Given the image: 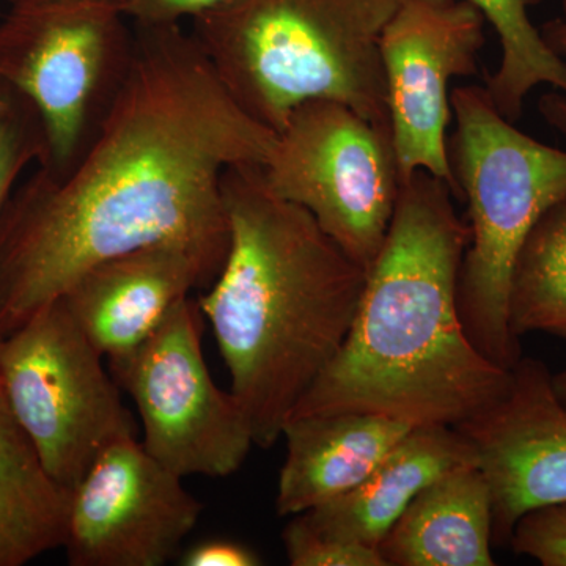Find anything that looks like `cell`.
Masks as SVG:
<instances>
[{
  "mask_svg": "<svg viewBox=\"0 0 566 566\" xmlns=\"http://www.w3.org/2000/svg\"><path fill=\"white\" fill-rule=\"evenodd\" d=\"M0 88H2V82H0Z\"/></svg>",
  "mask_w": 566,
  "mask_h": 566,
  "instance_id": "cell-28",
  "label": "cell"
},
{
  "mask_svg": "<svg viewBox=\"0 0 566 566\" xmlns=\"http://www.w3.org/2000/svg\"><path fill=\"white\" fill-rule=\"evenodd\" d=\"M70 501L0 390V566H24L63 547Z\"/></svg>",
  "mask_w": 566,
  "mask_h": 566,
  "instance_id": "cell-17",
  "label": "cell"
},
{
  "mask_svg": "<svg viewBox=\"0 0 566 566\" xmlns=\"http://www.w3.org/2000/svg\"><path fill=\"white\" fill-rule=\"evenodd\" d=\"M551 387H553L558 403L566 409V368L560 374L551 375Z\"/></svg>",
  "mask_w": 566,
  "mask_h": 566,
  "instance_id": "cell-26",
  "label": "cell"
},
{
  "mask_svg": "<svg viewBox=\"0 0 566 566\" xmlns=\"http://www.w3.org/2000/svg\"><path fill=\"white\" fill-rule=\"evenodd\" d=\"M509 319L516 338H566V200L551 207L521 245L510 279Z\"/></svg>",
  "mask_w": 566,
  "mask_h": 566,
  "instance_id": "cell-19",
  "label": "cell"
},
{
  "mask_svg": "<svg viewBox=\"0 0 566 566\" xmlns=\"http://www.w3.org/2000/svg\"><path fill=\"white\" fill-rule=\"evenodd\" d=\"M200 318L197 301L185 297L136 352L109 363L139 412L142 444L181 479L232 475L255 446L232 392L212 381Z\"/></svg>",
  "mask_w": 566,
  "mask_h": 566,
  "instance_id": "cell-9",
  "label": "cell"
},
{
  "mask_svg": "<svg viewBox=\"0 0 566 566\" xmlns=\"http://www.w3.org/2000/svg\"><path fill=\"white\" fill-rule=\"evenodd\" d=\"M227 0H123L133 24H181Z\"/></svg>",
  "mask_w": 566,
  "mask_h": 566,
  "instance_id": "cell-23",
  "label": "cell"
},
{
  "mask_svg": "<svg viewBox=\"0 0 566 566\" xmlns=\"http://www.w3.org/2000/svg\"><path fill=\"white\" fill-rule=\"evenodd\" d=\"M0 21V82L39 111L40 164L54 175L81 158L128 76L136 29L123 0H9Z\"/></svg>",
  "mask_w": 566,
  "mask_h": 566,
  "instance_id": "cell-6",
  "label": "cell"
},
{
  "mask_svg": "<svg viewBox=\"0 0 566 566\" xmlns=\"http://www.w3.org/2000/svg\"><path fill=\"white\" fill-rule=\"evenodd\" d=\"M46 158V136L39 111L9 85L0 88V214L31 164Z\"/></svg>",
  "mask_w": 566,
  "mask_h": 566,
  "instance_id": "cell-20",
  "label": "cell"
},
{
  "mask_svg": "<svg viewBox=\"0 0 566 566\" xmlns=\"http://www.w3.org/2000/svg\"><path fill=\"white\" fill-rule=\"evenodd\" d=\"M411 428L371 412L292 417L282 430L277 515H300L349 493Z\"/></svg>",
  "mask_w": 566,
  "mask_h": 566,
  "instance_id": "cell-14",
  "label": "cell"
},
{
  "mask_svg": "<svg viewBox=\"0 0 566 566\" xmlns=\"http://www.w3.org/2000/svg\"><path fill=\"white\" fill-rule=\"evenodd\" d=\"M453 199L424 170L401 185L348 337L292 417L371 412L412 428L458 427L505 394L512 370L490 363L461 322L471 230Z\"/></svg>",
  "mask_w": 566,
  "mask_h": 566,
  "instance_id": "cell-2",
  "label": "cell"
},
{
  "mask_svg": "<svg viewBox=\"0 0 566 566\" xmlns=\"http://www.w3.org/2000/svg\"><path fill=\"white\" fill-rule=\"evenodd\" d=\"M464 464H476L475 452L455 427L411 428L363 483L300 515L324 536L378 547L423 488Z\"/></svg>",
  "mask_w": 566,
  "mask_h": 566,
  "instance_id": "cell-15",
  "label": "cell"
},
{
  "mask_svg": "<svg viewBox=\"0 0 566 566\" xmlns=\"http://www.w3.org/2000/svg\"><path fill=\"white\" fill-rule=\"evenodd\" d=\"M226 263L197 300L253 442L270 449L348 337L368 271L314 216L266 188L260 164L226 170Z\"/></svg>",
  "mask_w": 566,
  "mask_h": 566,
  "instance_id": "cell-3",
  "label": "cell"
},
{
  "mask_svg": "<svg viewBox=\"0 0 566 566\" xmlns=\"http://www.w3.org/2000/svg\"><path fill=\"white\" fill-rule=\"evenodd\" d=\"M509 547L543 566H566V502L524 513L513 528Z\"/></svg>",
  "mask_w": 566,
  "mask_h": 566,
  "instance_id": "cell-22",
  "label": "cell"
},
{
  "mask_svg": "<svg viewBox=\"0 0 566 566\" xmlns=\"http://www.w3.org/2000/svg\"><path fill=\"white\" fill-rule=\"evenodd\" d=\"M450 106L455 133L447 142L449 163L471 230L458 308L472 345L512 370L523 357L509 319L513 264L538 219L566 200V151L517 129L485 87L453 88Z\"/></svg>",
  "mask_w": 566,
  "mask_h": 566,
  "instance_id": "cell-5",
  "label": "cell"
},
{
  "mask_svg": "<svg viewBox=\"0 0 566 566\" xmlns=\"http://www.w3.org/2000/svg\"><path fill=\"white\" fill-rule=\"evenodd\" d=\"M543 40L558 57L566 59V0L562 2L560 17L547 21L539 29ZM538 111L543 120L566 137V95L562 92L545 93L539 98Z\"/></svg>",
  "mask_w": 566,
  "mask_h": 566,
  "instance_id": "cell-25",
  "label": "cell"
},
{
  "mask_svg": "<svg viewBox=\"0 0 566 566\" xmlns=\"http://www.w3.org/2000/svg\"><path fill=\"white\" fill-rule=\"evenodd\" d=\"M282 542L292 566H386L376 547L324 536L301 515L283 528Z\"/></svg>",
  "mask_w": 566,
  "mask_h": 566,
  "instance_id": "cell-21",
  "label": "cell"
},
{
  "mask_svg": "<svg viewBox=\"0 0 566 566\" xmlns=\"http://www.w3.org/2000/svg\"><path fill=\"white\" fill-rule=\"evenodd\" d=\"M486 20L468 0H401L379 40L401 181L417 172L460 191L449 163L450 82L479 73Z\"/></svg>",
  "mask_w": 566,
  "mask_h": 566,
  "instance_id": "cell-10",
  "label": "cell"
},
{
  "mask_svg": "<svg viewBox=\"0 0 566 566\" xmlns=\"http://www.w3.org/2000/svg\"><path fill=\"white\" fill-rule=\"evenodd\" d=\"M485 17L501 43V62L485 88L494 106L516 123L523 117L528 93L551 85L566 95V61L549 50L539 29L531 21V10L543 0H468Z\"/></svg>",
  "mask_w": 566,
  "mask_h": 566,
  "instance_id": "cell-18",
  "label": "cell"
},
{
  "mask_svg": "<svg viewBox=\"0 0 566 566\" xmlns=\"http://www.w3.org/2000/svg\"><path fill=\"white\" fill-rule=\"evenodd\" d=\"M262 174L274 196L305 208L354 262L370 270L403 185L389 129L344 103L301 104L277 133Z\"/></svg>",
  "mask_w": 566,
  "mask_h": 566,
  "instance_id": "cell-8",
  "label": "cell"
},
{
  "mask_svg": "<svg viewBox=\"0 0 566 566\" xmlns=\"http://www.w3.org/2000/svg\"><path fill=\"white\" fill-rule=\"evenodd\" d=\"M401 0H227L191 33L234 102L282 132L314 99L344 103L389 129L382 29Z\"/></svg>",
  "mask_w": 566,
  "mask_h": 566,
  "instance_id": "cell-4",
  "label": "cell"
},
{
  "mask_svg": "<svg viewBox=\"0 0 566 566\" xmlns=\"http://www.w3.org/2000/svg\"><path fill=\"white\" fill-rule=\"evenodd\" d=\"M386 566H493L490 488L464 464L423 488L379 542Z\"/></svg>",
  "mask_w": 566,
  "mask_h": 566,
  "instance_id": "cell-16",
  "label": "cell"
},
{
  "mask_svg": "<svg viewBox=\"0 0 566 566\" xmlns=\"http://www.w3.org/2000/svg\"><path fill=\"white\" fill-rule=\"evenodd\" d=\"M223 262L182 243L147 245L96 264L62 294L82 333L109 363L136 352Z\"/></svg>",
  "mask_w": 566,
  "mask_h": 566,
  "instance_id": "cell-13",
  "label": "cell"
},
{
  "mask_svg": "<svg viewBox=\"0 0 566 566\" xmlns=\"http://www.w3.org/2000/svg\"><path fill=\"white\" fill-rule=\"evenodd\" d=\"M136 29L132 69L69 172L36 166L0 214V338L85 271L161 243L226 263L222 178L270 158L277 133L223 87L181 24Z\"/></svg>",
  "mask_w": 566,
  "mask_h": 566,
  "instance_id": "cell-1",
  "label": "cell"
},
{
  "mask_svg": "<svg viewBox=\"0 0 566 566\" xmlns=\"http://www.w3.org/2000/svg\"><path fill=\"white\" fill-rule=\"evenodd\" d=\"M2 340L3 338H0V348H2Z\"/></svg>",
  "mask_w": 566,
  "mask_h": 566,
  "instance_id": "cell-27",
  "label": "cell"
},
{
  "mask_svg": "<svg viewBox=\"0 0 566 566\" xmlns=\"http://www.w3.org/2000/svg\"><path fill=\"white\" fill-rule=\"evenodd\" d=\"M182 566H259L262 558L243 543L210 538L196 543L181 556Z\"/></svg>",
  "mask_w": 566,
  "mask_h": 566,
  "instance_id": "cell-24",
  "label": "cell"
},
{
  "mask_svg": "<svg viewBox=\"0 0 566 566\" xmlns=\"http://www.w3.org/2000/svg\"><path fill=\"white\" fill-rule=\"evenodd\" d=\"M202 512L181 476L126 436L71 490L63 549L71 566H164Z\"/></svg>",
  "mask_w": 566,
  "mask_h": 566,
  "instance_id": "cell-11",
  "label": "cell"
},
{
  "mask_svg": "<svg viewBox=\"0 0 566 566\" xmlns=\"http://www.w3.org/2000/svg\"><path fill=\"white\" fill-rule=\"evenodd\" d=\"M0 390L44 468L66 490L112 442L136 436L120 386L62 297L3 338Z\"/></svg>",
  "mask_w": 566,
  "mask_h": 566,
  "instance_id": "cell-7",
  "label": "cell"
},
{
  "mask_svg": "<svg viewBox=\"0 0 566 566\" xmlns=\"http://www.w3.org/2000/svg\"><path fill=\"white\" fill-rule=\"evenodd\" d=\"M545 363L521 357L505 394L458 424L485 475L493 547H509L513 528L536 506L566 502V409Z\"/></svg>",
  "mask_w": 566,
  "mask_h": 566,
  "instance_id": "cell-12",
  "label": "cell"
}]
</instances>
